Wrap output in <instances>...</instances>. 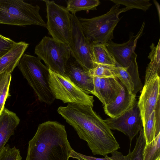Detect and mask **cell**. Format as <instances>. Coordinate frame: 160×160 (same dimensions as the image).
Segmentation results:
<instances>
[{"instance_id":"cell-22","label":"cell","mask_w":160,"mask_h":160,"mask_svg":"<svg viewBox=\"0 0 160 160\" xmlns=\"http://www.w3.org/2000/svg\"><path fill=\"white\" fill-rule=\"evenodd\" d=\"M139 133L133 150L131 152L129 149L128 154L126 156H124L123 160H143V153L146 141L143 128Z\"/></svg>"},{"instance_id":"cell-25","label":"cell","mask_w":160,"mask_h":160,"mask_svg":"<svg viewBox=\"0 0 160 160\" xmlns=\"http://www.w3.org/2000/svg\"><path fill=\"white\" fill-rule=\"evenodd\" d=\"M111 154V156L107 155L104 158H99L85 155L72 150L71 152L70 157L78 160H123L124 155L121 152L115 150Z\"/></svg>"},{"instance_id":"cell-21","label":"cell","mask_w":160,"mask_h":160,"mask_svg":"<svg viewBox=\"0 0 160 160\" xmlns=\"http://www.w3.org/2000/svg\"><path fill=\"white\" fill-rule=\"evenodd\" d=\"M142 127L146 144H147L152 142L160 133V123H158L156 120L155 110L150 115Z\"/></svg>"},{"instance_id":"cell-23","label":"cell","mask_w":160,"mask_h":160,"mask_svg":"<svg viewBox=\"0 0 160 160\" xmlns=\"http://www.w3.org/2000/svg\"><path fill=\"white\" fill-rule=\"evenodd\" d=\"M92 77L100 78H116L118 76L116 66L95 65L93 68L88 71Z\"/></svg>"},{"instance_id":"cell-10","label":"cell","mask_w":160,"mask_h":160,"mask_svg":"<svg viewBox=\"0 0 160 160\" xmlns=\"http://www.w3.org/2000/svg\"><path fill=\"white\" fill-rule=\"evenodd\" d=\"M110 128L120 131L128 136L131 143L132 139L143 128L140 111L137 101L128 110L115 118L104 120Z\"/></svg>"},{"instance_id":"cell-3","label":"cell","mask_w":160,"mask_h":160,"mask_svg":"<svg viewBox=\"0 0 160 160\" xmlns=\"http://www.w3.org/2000/svg\"><path fill=\"white\" fill-rule=\"evenodd\" d=\"M38 57L23 54L18 66L40 102L50 105L55 98L50 89L48 68Z\"/></svg>"},{"instance_id":"cell-27","label":"cell","mask_w":160,"mask_h":160,"mask_svg":"<svg viewBox=\"0 0 160 160\" xmlns=\"http://www.w3.org/2000/svg\"><path fill=\"white\" fill-rule=\"evenodd\" d=\"M118 76V78L130 93H133L134 85L130 74L126 68L116 65Z\"/></svg>"},{"instance_id":"cell-12","label":"cell","mask_w":160,"mask_h":160,"mask_svg":"<svg viewBox=\"0 0 160 160\" xmlns=\"http://www.w3.org/2000/svg\"><path fill=\"white\" fill-rule=\"evenodd\" d=\"M159 75H156L144 84L138 102L142 126L151 113L155 110L160 98Z\"/></svg>"},{"instance_id":"cell-13","label":"cell","mask_w":160,"mask_h":160,"mask_svg":"<svg viewBox=\"0 0 160 160\" xmlns=\"http://www.w3.org/2000/svg\"><path fill=\"white\" fill-rule=\"evenodd\" d=\"M65 75L78 87L88 94H93V77L85 71L71 55L68 61Z\"/></svg>"},{"instance_id":"cell-29","label":"cell","mask_w":160,"mask_h":160,"mask_svg":"<svg viewBox=\"0 0 160 160\" xmlns=\"http://www.w3.org/2000/svg\"><path fill=\"white\" fill-rule=\"evenodd\" d=\"M17 43L0 34V58L10 51Z\"/></svg>"},{"instance_id":"cell-7","label":"cell","mask_w":160,"mask_h":160,"mask_svg":"<svg viewBox=\"0 0 160 160\" xmlns=\"http://www.w3.org/2000/svg\"><path fill=\"white\" fill-rule=\"evenodd\" d=\"M49 70V86L55 99L64 103H76L93 107V96L86 93L67 77Z\"/></svg>"},{"instance_id":"cell-33","label":"cell","mask_w":160,"mask_h":160,"mask_svg":"<svg viewBox=\"0 0 160 160\" xmlns=\"http://www.w3.org/2000/svg\"><path fill=\"white\" fill-rule=\"evenodd\" d=\"M155 160H160V157L158 158H157Z\"/></svg>"},{"instance_id":"cell-5","label":"cell","mask_w":160,"mask_h":160,"mask_svg":"<svg viewBox=\"0 0 160 160\" xmlns=\"http://www.w3.org/2000/svg\"><path fill=\"white\" fill-rule=\"evenodd\" d=\"M40 8L21 0H0V24L47 27L39 13Z\"/></svg>"},{"instance_id":"cell-8","label":"cell","mask_w":160,"mask_h":160,"mask_svg":"<svg viewBox=\"0 0 160 160\" xmlns=\"http://www.w3.org/2000/svg\"><path fill=\"white\" fill-rule=\"evenodd\" d=\"M42 1L46 6V28L48 33L54 39L68 45L71 34L70 13L66 7L56 4L53 1Z\"/></svg>"},{"instance_id":"cell-16","label":"cell","mask_w":160,"mask_h":160,"mask_svg":"<svg viewBox=\"0 0 160 160\" xmlns=\"http://www.w3.org/2000/svg\"><path fill=\"white\" fill-rule=\"evenodd\" d=\"M29 45L24 42H17L10 51L0 58V74L6 72L12 73Z\"/></svg>"},{"instance_id":"cell-32","label":"cell","mask_w":160,"mask_h":160,"mask_svg":"<svg viewBox=\"0 0 160 160\" xmlns=\"http://www.w3.org/2000/svg\"><path fill=\"white\" fill-rule=\"evenodd\" d=\"M11 74L6 72L0 74V97L5 84L9 80L11 79Z\"/></svg>"},{"instance_id":"cell-30","label":"cell","mask_w":160,"mask_h":160,"mask_svg":"<svg viewBox=\"0 0 160 160\" xmlns=\"http://www.w3.org/2000/svg\"><path fill=\"white\" fill-rule=\"evenodd\" d=\"M11 79L9 80L5 84L0 97V114L5 107V104L7 98L10 96L9 90Z\"/></svg>"},{"instance_id":"cell-28","label":"cell","mask_w":160,"mask_h":160,"mask_svg":"<svg viewBox=\"0 0 160 160\" xmlns=\"http://www.w3.org/2000/svg\"><path fill=\"white\" fill-rule=\"evenodd\" d=\"M20 150L7 144L0 151V160H22Z\"/></svg>"},{"instance_id":"cell-4","label":"cell","mask_w":160,"mask_h":160,"mask_svg":"<svg viewBox=\"0 0 160 160\" xmlns=\"http://www.w3.org/2000/svg\"><path fill=\"white\" fill-rule=\"evenodd\" d=\"M120 5H113L106 14L91 18H78L84 33L92 43L105 45L113 38L114 30L120 20L119 14L129 10Z\"/></svg>"},{"instance_id":"cell-1","label":"cell","mask_w":160,"mask_h":160,"mask_svg":"<svg viewBox=\"0 0 160 160\" xmlns=\"http://www.w3.org/2000/svg\"><path fill=\"white\" fill-rule=\"evenodd\" d=\"M91 107L68 103L57 110L59 114L76 131L80 138L86 141L93 155L106 157L120 148L113 133L104 120Z\"/></svg>"},{"instance_id":"cell-17","label":"cell","mask_w":160,"mask_h":160,"mask_svg":"<svg viewBox=\"0 0 160 160\" xmlns=\"http://www.w3.org/2000/svg\"><path fill=\"white\" fill-rule=\"evenodd\" d=\"M122 88V84L117 78H101L100 93L104 102V105L113 101L120 94Z\"/></svg>"},{"instance_id":"cell-6","label":"cell","mask_w":160,"mask_h":160,"mask_svg":"<svg viewBox=\"0 0 160 160\" xmlns=\"http://www.w3.org/2000/svg\"><path fill=\"white\" fill-rule=\"evenodd\" d=\"M34 52L49 69L66 77V66L71 55L68 45L45 36L35 47Z\"/></svg>"},{"instance_id":"cell-31","label":"cell","mask_w":160,"mask_h":160,"mask_svg":"<svg viewBox=\"0 0 160 160\" xmlns=\"http://www.w3.org/2000/svg\"><path fill=\"white\" fill-rule=\"evenodd\" d=\"M94 95L97 97L102 102L103 105H104V102L101 96L100 90V81L101 78L98 77H94Z\"/></svg>"},{"instance_id":"cell-9","label":"cell","mask_w":160,"mask_h":160,"mask_svg":"<svg viewBox=\"0 0 160 160\" xmlns=\"http://www.w3.org/2000/svg\"><path fill=\"white\" fill-rule=\"evenodd\" d=\"M71 25L70 42L68 45L71 55L86 71L94 68L92 44L86 37L78 18L70 13Z\"/></svg>"},{"instance_id":"cell-14","label":"cell","mask_w":160,"mask_h":160,"mask_svg":"<svg viewBox=\"0 0 160 160\" xmlns=\"http://www.w3.org/2000/svg\"><path fill=\"white\" fill-rule=\"evenodd\" d=\"M136 95L129 92L122 84V91L119 95L112 102L104 106V112L111 118L117 117L133 106L136 101Z\"/></svg>"},{"instance_id":"cell-2","label":"cell","mask_w":160,"mask_h":160,"mask_svg":"<svg viewBox=\"0 0 160 160\" xmlns=\"http://www.w3.org/2000/svg\"><path fill=\"white\" fill-rule=\"evenodd\" d=\"M72 150L65 126L49 121L39 125L29 141L25 160H69Z\"/></svg>"},{"instance_id":"cell-11","label":"cell","mask_w":160,"mask_h":160,"mask_svg":"<svg viewBox=\"0 0 160 160\" xmlns=\"http://www.w3.org/2000/svg\"><path fill=\"white\" fill-rule=\"evenodd\" d=\"M145 22H143L137 34L134 36L130 32L129 40L122 44H118L112 41L108 42L106 46L116 61L117 65L124 68H127L133 59L137 57L135 52L137 42L142 35Z\"/></svg>"},{"instance_id":"cell-18","label":"cell","mask_w":160,"mask_h":160,"mask_svg":"<svg viewBox=\"0 0 160 160\" xmlns=\"http://www.w3.org/2000/svg\"><path fill=\"white\" fill-rule=\"evenodd\" d=\"M151 50L148 58L150 61L147 67L144 84L147 83L156 75L160 74V39L157 45L152 43L150 46Z\"/></svg>"},{"instance_id":"cell-15","label":"cell","mask_w":160,"mask_h":160,"mask_svg":"<svg viewBox=\"0 0 160 160\" xmlns=\"http://www.w3.org/2000/svg\"><path fill=\"white\" fill-rule=\"evenodd\" d=\"M19 122L20 119L16 114L4 107L0 114V151L14 134Z\"/></svg>"},{"instance_id":"cell-26","label":"cell","mask_w":160,"mask_h":160,"mask_svg":"<svg viewBox=\"0 0 160 160\" xmlns=\"http://www.w3.org/2000/svg\"><path fill=\"white\" fill-rule=\"evenodd\" d=\"M115 4H122L129 10L133 8L141 9L144 11L148 10L151 6L149 0H110Z\"/></svg>"},{"instance_id":"cell-19","label":"cell","mask_w":160,"mask_h":160,"mask_svg":"<svg viewBox=\"0 0 160 160\" xmlns=\"http://www.w3.org/2000/svg\"><path fill=\"white\" fill-rule=\"evenodd\" d=\"M93 62L94 64H100L110 66H116L115 61L107 49L105 45L92 43Z\"/></svg>"},{"instance_id":"cell-20","label":"cell","mask_w":160,"mask_h":160,"mask_svg":"<svg viewBox=\"0 0 160 160\" xmlns=\"http://www.w3.org/2000/svg\"><path fill=\"white\" fill-rule=\"evenodd\" d=\"M100 3L98 0H69L67 1L66 8L71 14L76 15L77 12L82 11L88 12L96 10Z\"/></svg>"},{"instance_id":"cell-24","label":"cell","mask_w":160,"mask_h":160,"mask_svg":"<svg viewBox=\"0 0 160 160\" xmlns=\"http://www.w3.org/2000/svg\"><path fill=\"white\" fill-rule=\"evenodd\" d=\"M160 157V133L149 143L146 144L143 153V160H155Z\"/></svg>"}]
</instances>
